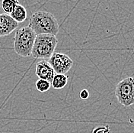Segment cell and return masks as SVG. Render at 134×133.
<instances>
[{"label": "cell", "mask_w": 134, "mask_h": 133, "mask_svg": "<svg viewBox=\"0 0 134 133\" xmlns=\"http://www.w3.org/2000/svg\"><path fill=\"white\" fill-rule=\"evenodd\" d=\"M35 34H52L57 36L59 32V24L55 16L48 12L40 11L34 13L30 18L28 25Z\"/></svg>", "instance_id": "obj_1"}, {"label": "cell", "mask_w": 134, "mask_h": 133, "mask_svg": "<svg viewBox=\"0 0 134 133\" xmlns=\"http://www.w3.org/2000/svg\"><path fill=\"white\" fill-rule=\"evenodd\" d=\"M37 34L29 26L22 27L16 31L14 38V50L21 57L27 58L32 54Z\"/></svg>", "instance_id": "obj_2"}, {"label": "cell", "mask_w": 134, "mask_h": 133, "mask_svg": "<svg viewBox=\"0 0 134 133\" xmlns=\"http://www.w3.org/2000/svg\"><path fill=\"white\" fill-rule=\"evenodd\" d=\"M58 40L52 34H37L34 44L31 55L37 59H50L53 54Z\"/></svg>", "instance_id": "obj_3"}, {"label": "cell", "mask_w": 134, "mask_h": 133, "mask_svg": "<svg viewBox=\"0 0 134 133\" xmlns=\"http://www.w3.org/2000/svg\"><path fill=\"white\" fill-rule=\"evenodd\" d=\"M115 95L118 102L128 107L134 104V78L126 77L117 83Z\"/></svg>", "instance_id": "obj_4"}, {"label": "cell", "mask_w": 134, "mask_h": 133, "mask_svg": "<svg viewBox=\"0 0 134 133\" xmlns=\"http://www.w3.org/2000/svg\"><path fill=\"white\" fill-rule=\"evenodd\" d=\"M48 62L55 73L58 74H66L73 66V60L68 55L62 53L54 52Z\"/></svg>", "instance_id": "obj_5"}, {"label": "cell", "mask_w": 134, "mask_h": 133, "mask_svg": "<svg viewBox=\"0 0 134 133\" xmlns=\"http://www.w3.org/2000/svg\"><path fill=\"white\" fill-rule=\"evenodd\" d=\"M35 74L39 77V79L47 80L50 83L52 82L54 76L56 74L54 70L51 66L50 63L45 60H40L36 64Z\"/></svg>", "instance_id": "obj_6"}, {"label": "cell", "mask_w": 134, "mask_h": 133, "mask_svg": "<svg viewBox=\"0 0 134 133\" xmlns=\"http://www.w3.org/2000/svg\"><path fill=\"white\" fill-rule=\"evenodd\" d=\"M18 26V23L15 21L10 15L0 14V37H5L13 32Z\"/></svg>", "instance_id": "obj_7"}, {"label": "cell", "mask_w": 134, "mask_h": 133, "mask_svg": "<svg viewBox=\"0 0 134 133\" xmlns=\"http://www.w3.org/2000/svg\"><path fill=\"white\" fill-rule=\"evenodd\" d=\"M10 16L12 17L15 21H16L18 23L23 22L27 18V11L23 6L19 4L10 14Z\"/></svg>", "instance_id": "obj_8"}, {"label": "cell", "mask_w": 134, "mask_h": 133, "mask_svg": "<svg viewBox=\"0 0 134 133\" xmlns=\"http://www.w3.org/2000/svg\"><path fill=\"white\" fill-rule=\"evenodd\" d=\"M68 83V76L65 74H56L52 82H51V86L53 88L59 90L64 88L67 85Z\"/></svg>", "instance_id": "obj_9"}, {"label": "cell", "mask_w": 134, "mask_h": 133, "mask_svg": "<svg viewBox=\"0 0 134 133\" xmlns=\"http://www.w3.org/2000/svg\"><path fill=\"white\" fill-rule=\"evenodd\" d=\"M18 5H19L18 0H2L1 2L2 8L5 12V14L8 15H10L12 12V11Z\"/></svg>", "instance_id": "obj_10"}, {"label": "cell", "mask_w": 134, "mask_h": 133, "mask_svg": "<svg viewBox=\"0 0 134 133\" xmlns=\"http://www.w3.org/2000/svg\"><path fill=\"white\" fill-rule=\"evenodd\" d=\"M35 86L38 91L41 93H45L50 90L51 83H50L47 80H45L39 79L35 83Z\"/></svg>", "instance_id": "obj_11"}, {"label": "cell", "mask_w": 134, "mask_h": 133, "mask_svg": "<svg viewBox=\"0 0 134 133\" xmlns=\"http://www.w3.org/2000/svg\"><path fill=\"white\" fill-rule=\"evenodd\" d=\"M89 96H90V93L87 90H82L79 93V97L82 100H87L89 97Z\"/></svg>", "instance_id": "obj_12"}]
</instances>
